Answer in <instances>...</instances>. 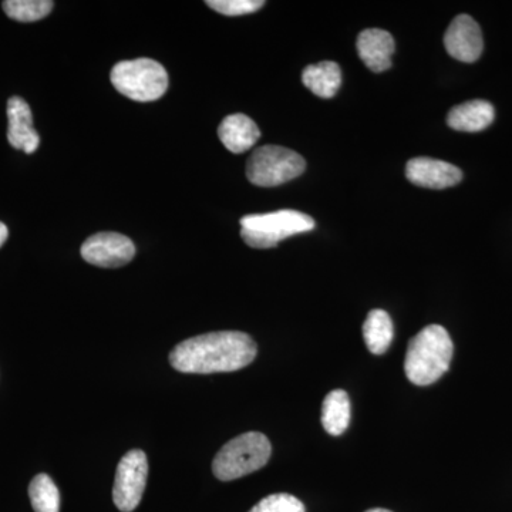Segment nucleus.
Segmentation results:
<instances>
[{
  "label": "nucleus",
  "mask_w": 512,
  "mask_h": 512,
  "mask_svg": "<svg viewBox=\"0 0 512 512\" xmlns=\"http://www.w3.org/2000/svg\"><path fill=\"white\" fill-rule=\"evenodd\" d=\"M256 343L242 332H212L195 336L175 346L171 366L181 373L211 375L235 372L254 362Z\"/></svg>",
  "instance_id": "nucleus-1"
},
{
  "label": "nucleus",
  "mask_w": 512,
  "mask_h": 512,
  "mask_svg": "<svg viewBox=\"0 0 512 512\" xmlns=\"http://www.w3.org/2000/svg\"><path fill=\"white\" fill-rule=\"evenodd\" d=\"M454 345L443 326L429 325L410 340L404 360L407 379L416 386H429L450 367Z\"/></svg>",
  "instance_id": "nucleus-2"
},
{
  "label": "nucleus",
  "mask_w": 512,
  "mask_h": 512,
  "mask_svg": "<svg viewBox=\"0 0 512 512\" xmlns=\"http://www.w3.org/2000/svg\"><path fill=\"white\" fill-rule=\"evenodd\" d=\"M271 453V443L265 434L258 431L241 434L218 451L212 471L218 480H237L265 467Z\"/></svg>",
  "instance_id": "nucleus-3"
},
{
  "label": "nucleus",
  "mask_w": 512,
  "mask_h": 512,
  "mask_svg": "<svg viewBox=\"0 0 512 512\" xmlns=\"http://www.w3.org/2000/svg\"><path fill=\"white\" fill-rule=\"evenodd\" d=\"M315 228V221L303 212L281 210L252 214L241 220V237L251 248H275L279 242Z\"/></svg>",
  "instance_id": "nucleus-4"
},
{
  "label": "nucleus",
  "mask_w": 512,
  "mask_h": 512,
  "mask_svg": "<svg viewBox=\"0 0 512 512\" xmlns=\"http://www.w3.org/2000/svg\"><path fill=\"white\" fill-rule=\"evenodd\" d=\"M110 79L117 92L141 103L161 99L168 89L167 70L163 64L151 59L117 63L111 70Z\"/></svg>",
  "instance_id": "nucleus-5"
},
{
  "label": "nucleus",
  "mask_w": 512,
  "mask_h": 512,
  "mask_svg": "<svg viewBox=\"0 0 512 512\" xmlns=\"http://www.w3.org/2000/svg\"><path fill=\"white\" fill-rule=\"evenodd\" d=\"M305 160L295 151L279 146L256 148L247 164V177L258 187H278L305 171Z\"/></svg>",
  "instance_id": "nucleus-6"
},
{
  "label": "nucleus",
  "mask_w": 512,
  "mask_h": 512,
  "mask_svg": "<svg viewBox=\"0 0 512 512\" xmlns=\"http://www.w3.org/2000/svg\"><path fill=\"white\" fill-rule=\"evenodd\" d=\"M147 477L148 461L144 451H128L117 467L113 487L114 504L120 511L136 510L146 490Z\"/></svg>",
  "instance_id": "nucleus-7"
},
{
  "label": "nucleus",
  "mask_w": 512,
  "mask_h": 512,
  "mask_svg": "<svg viewBox=\"0 0 512 512\" xmlns=\"http://www.w3.org/2000/svg\"><path fill=\"white\" fill-rule=\"evenodd\" d=\"M136 255V245L130 238L117 232H99L84 242V261L100 268H120Z\"/></svg>",
  "instance_id": "nucleus-8"
},
{
  "label": "nucleus",
  "mask_w": 512,
  "mask_h": 512,
  "mask_svg": "<svg viewBox=\"0 0 512 512\" xmlns=\"http://www.w3.org/2000/svg\"><path fill=\"white\" fill-rule=\"evenodd\" d=\"M448 55L463 63H474L483 53V33L476 20L468 15L457 16L444 35Z\"/></svg>",
  "instance_id": "nucleus-9"
},
{
  "label": "nucleus",
  "mask_w": 512,
  "mask_h": 512,
  "mask_svg": "<svg viewBox=\"0 0 512 512\" xmlns=\"http://www.w3.org/2000/svg\"><path fill=\"white\" fill-rule=\"evenodd\" d=\"M406 177L419 187L444 190L463 180V173L456 165L429 157L413 158L407 163Z\"/></svg>",
  "instance_id": "nucleus-10"
},
{
  "label": "nucleus",
  "mask_w": 512,
  "mask_h": 512,
  "mask_svg": "<svg viewBox=\"0 0 512 512\" xmlns=\"http://www.w3.org/2000/svg\"><path fill=\"white\" fill-rule=\"evenodd\" d=\"M8 140L16 150L33 154L40 144V137L33 128L32 110L29 104L20 97H12L8 101Z\"/></svg>",
  "instance_id": "nucleus-11"
},
{
  "label": "nucleus",
  "mask_w": 512,
  "mask_h": 512,
  "mask_svg": "<svg viewBox=\"0 0 512 512\" xmlns=\"http://www.w3.org/2000/svg\"><path fill=\"white\" fill-rule=\"evenodd\" d=\"M357 53L372 72H386L392 66L394 39L382 29H366L357 37Z\"/></svg>",
  "instance_id": "nucleus-12"
},
{
  "label": "nucleus",
  "mask_w": 512,
  "mask_h": 512,
  "mask_svg": "<svg viewBox=\"0 0 512 512\" xmlns=\"http://www.w3.org/2000/svg\"><path fill=\"white\" fill-rule=\"evenodd\" d=\"M218 137L231 153L242 154L255 146L261 138V130L245 114H232L222 120L218 127Z\"/></svg>",
  "instance_id": "nucleus-13"
},
{
  "label": "nucleus",
  "mask_w": 512,
  "mask_h": 512,
  "mask_svg": "<svg viewBox=\"0 0 512 512\" xmlns=\"http://www.w3.org/2000/svg\"><path fill=\"white\" fill-rule=\"evenodd\" d=\"M495 111L493 104L485 100H471L451 109L447 124L457 131L478 133L493 124Z\"/></svg>",
  "instance_id": "nucleus-14"
},
{
  "label": "nucleus",
  "mask_w": 512,
  "mask_h": 512,
  "mask_svg": "<svg viewBox=\"0 0 512 512\" xmlns=\"http://www.w3.org/2000/svg\"><path fill=\"white\" fill-rule=\"evenodd\" d=\"M302 82L316 96L330 99L342 86V70L335 62L311 64L303 70Z\"/></svg>",
  "instance_id": "nucleus-15"
},
{
  "label": "nucleus",
  "mask_w": 512,
  "mask_h": 512,
  "mask_svg": "<svg viewBox=\"0 0 512 512\" xmlns=\"http://www.w3.org/2000/svg\"><path fill=\"white\" fill-rule=\"evenodd\" d=\"M394 336L392 318L382 309H375L367 315L363 323V338L367 349L373 355H383L389 349Z\"/></svg>",
  "instance_id": "nucleus-16"
},
{
  "label": "nucleus",
  "mask_w": 512,
  "mask_h": 512,
  "mask_svg": "<svg viewBox=\"0 0 512 512\" xmlns=\"http://www.w3.org/2000/svg\"><path fill=\"white\" fill-rule=\"evenodd\" d=\"M350 400L345 390H333L323 400L322 424L332 436L345 433L350 423Z\"/></svg>",
  "instance_id": "nucleus-17"
},
{
  "label": "nucleus",
  "mask_w": 512,
  "mask_h": 512,
  "mask_svg": "<svg viewBox=\"0 0 512 512\" xmlns=\"http://www.w3.org/2000/svg\"><path fill=\"white\" fill-rule=\"evenodd\" d=\"M30 503L35 512H59V488L47 474H39L29 485Z\"/></svg>",
  "instance_id": "nucleus-18"
},
{
  "label": "nucleus",
  "mask_w": 512,
  "mask_h": 512,
  "mask_svg": "<svg viewBox=\"0 0 512 512\" xmlns=\"http://www.w3.org/2000/svg\"><path fill=\"white\" fill-rule=\"evenodd\" d=\"M55 3L50 0H6L3 10L10 19L29 23L46 18L52 12Z\"/></svg>",
  "instance_id": "nucleus-19"
},
{
  "label": "nucleus",
  "mask_w": 512,
  "mask_h": 512,
  "mask_svg": "<svg viewBox=\"0 0 512 512\" xmlns=\"http://www.w3.org/2000/svg\"><path fill=\"white\" fill-rule=\"evenodd\" d=\"M249 512H306L301 500L291 494H272L259 501Z\"/></svg>",
  "instance_id": "nucleus-20"
},
{
  "label": "nucleus",
  "mask_w": 512,
  "mask_h": 512,
  "mask_svg": "<svg viewBox=\"0 0 512 512\" xmlns=\"http://www.w3.org/2000/svg\"><path fill=\"white\" fill-rule=\"evenodd\" d=\"M207 5L225 16H242L262 8V0H208Z\"/></svg>",
  "instance_id": "nucleus-21"
},
{
  "label": "nucleus",
  "mask_w": 512,
  "mask_h": 512,
  "mask_svg": "<svg viewBox=\"0 0 512 512\" xmlns=\"http://www.w3.org/2000/svg\"><path fill=\"white\" fill-rule=\"evenodd\" d=\"M9 237V229L6 227L3 222H0V248H2V245L5 244L6 241H8Z\"/></svg>",
  "instance_id": "nucleus-22"
},
{
  "label": "nucleus",
  "mask_w": 512,
  "mask_h": 512,
  "mask_svg": "<svg viewBox=\"0 0 512 512\" xmlns=\"http://www.w3.org/2000/svg\"><path fill=\"white\" fill-rule=\"evenodd\" d=\"M366 512H392V511L384 510V508H372V510H369Z\"/></svg>",
  "instance_id": "nucleus-23"
}]
</instances>
